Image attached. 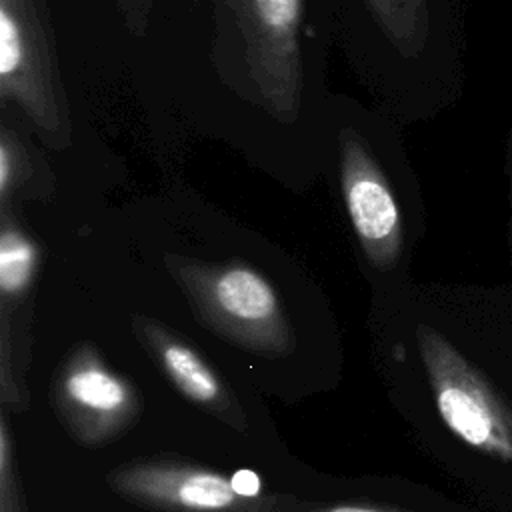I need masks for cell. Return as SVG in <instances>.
Listing matches in <instances>:
<instances>
[{
  "instance_id": "ba28073f",
  "label": "cell",
  "mask_w": 512,
  "mask_h": 512,
  "mask_svg": "<svg viewBox=\"0 0 512 512\" xmlns=\"http://www.w3.org/2000/svg\"><path fill=\"white\" fill-rule=\"evenodd\" d=\"M0 220V296L2 312L8 314L28 296L36 280L40 248L16 220L12 208H2Z\"/></svg>"
},
{
  "instance_id": "5bb4252c",
  "label": "cell",
  "mask_w": 512,
  "mask_h": 512,
  "mask_svg": "<svg viewBox=\"0 0 512 512\" xmlns=\"http://www.w3.org/2000/svg\"><path fill=\"white\" fill-rule=\"evenodd\" d=\"M316 512H406V510H396V508H382V506H368V504H340Z\"/></svg>"
},
{
  "instance_id": "3957f363",
  "label": "cell",
  "mask_w": 512,
  "mask_h": 512,
  "mask_svg": "<svg viewBox=\"0 0 512 512\" xmlns=\"http://www.w3.org/2000/svg\"><path fill=\"white\" fill-rule=\"evenodd\" d=\"M166 266L198 314L224 334L256 346L288 340V324L274 286L242 260L200 262L168 256Z\"/></svg>"
},
{
  "instance_id": "9a60e30c",
  "label": "cell",
  "mask_w": 512,
  "mask_h": 512,
  "mask_svg": "<svg viewBox=\"0 0 512 512\" xmlns=\"http://www.w3.org/2000/svg\"><path fill=\"white\" fill-rule=\"evenodd\" d=\"M510 182H512V150H510Z\"/></svg>"
},
{
  "instance_id": "7c38bea8",
  "label": "cell",
  "mask_w": 512,
  "mask_h": 512,
  "mask_svg": "<svg viewBox=\"0 0 512 512\" xmlns=\"http://www.w3.org/2000/svg\"><path fill=\"white\" fill-rule=\"evenodd\" d=\"M120 8L126 14V22L134 32H142L148 22L150 0H118Z\"/></svg>"
},
{
  "instance_id": "6da1fadb",
  "label": "cell",
  "mask_w": 512,
  "mask_h": 512,
  "mask_svg": "<svg viewBox=\"0 0 512 512\" xmlns=\"http://www.w3.org/2000/svg\"><path fill=\"white\" fill-rule=\"evenodd\" d=\"M38 0H0V96L14 102L56 148L68 144L66 96Z\"/></svg>"
},
{
  "instance_id": "5b68a950",
  "label": "cell",
  "mask_w": 512,
  "mask_h": 512,
  "mask_svg": "<svg viewBox=\"0 0 512 512\" xmlns=\"http://www.w3.org/2000/svg\"><path fill=\"white\" fill-rule=\"evenodd\" d=\"M340 188L366 260L392 270L404 248L402 212L370 148L354 128L340 132Z\"/></svg>"
},
{
  "instance_id": "9c48e42d",
  "label": "cell",
  "mask_w": 512,
  "mask_h": 512,
  "mask_svg": "<svg viewBox=\"0 0 512 512\" xmlns=\"http://www.w3.org/2000/svg\"><path fill=\"white\" fill-rule=\"evenodd\" d=\"M64 394L78 410L104 418L122 414L130 402V392L124 382L90 358H78L68 368Z\"/></svg>"
},
{
  "instance_id": "8992f818",
  "label": "cell",
  "mask_w": 512,
  "mask_h": 512,
  "mask_svg": "<svg viewBox=\"0 0 512 512\" xmlns=\"http://www.w3.org/2000/svg\"><path fill=\"white\" fill-rule=\"evenodd\" d=\"M112 484L124 496L164 512H246L254 502L236 494L230 478L182 464L124 468Z\"/></svg>"
},
{
  "instance_id": "8fae6325",
  "label": "cell",
  "mask_w": 512,
  "mask_h": 512,
  "mask_svg": "<svg viewBox=\"0 0 512 512\" xmlns=\"http://www.w3.org/2000/svg\"><path fill=\"white\" fill-rule=\"evenodd\" d=\"M36 180L30 148L20 134L6 124L0 130V210L12 208V202L22 194H32Z\"/></svg>"
},
{
  "instance_id": "52a82bcc",
  "label": "cell",
  "mask_w": 512,
  "mask_h": 512,
  "mask_svg": "<svg viewBox=\"0 0 512 512\" xmlns=\"http://www.w3.org/2000/svg\"><path fill=\"white\" fill-rule=\"evenodd\" d=\"M142 332L154 348L164 372L194 402L214 404L222 396V386L210 366L164 326L144 320Z\"/></svg>"
},
{
  "instance_id": "4fadbf2b",
  "label": "cell",
  "mask_w": 512,
  "mask_h": 512,
  "mask_svg": "<svg viewBox=\"0 0 512 512\" xmlns=\"http://www.w3.org/2000/svg\"><path fill=\"white\" fill-rule=\"evenodd\" d=\"M232 488L236 490V494H240L246 500H256L260 498V488L262 482L260 478L252 472V470H236L232 476Z\"/></svg>"
},
{
  "instance_id": "30bf717a",
  "label": "cell",
  "mask_w": 512,
  "mask_h": 512,
  "mask_svg": "<svg viewBox=\"0 0 512 512\" xmlns=\"http://www.w3.org/2000/svg\"><path fill=\"white\" fill-rule=\"evenodd\" d=\"M382 34L406 56L418 54L428 40L426 0H364Z\"/></svg>"
},
{
  "instance_id": "7a4b0ae2",
  "label": "cell",
  "mask_w": 512,
  "mask_h": 512,
  "mask_svg": "<svg viewBox=\"0 0 512 512\" xmlns=\"http://www.w3.org/2000/svg\"><path fill=\"white\" fill-rule=\"evenodd\" d=\"M418 350L442 422L470 448L512 462V406L440 332L420 326Z\"/></svg>"
},
{
  "instance_id": "277c9868",
  "label": "cell",
  "mask_w": 512,
  "mask_h": 512,
  "mask_svg": "<svg viewBox=\"0 0 512 512\" xmlns=\"http://www.w3.org/2000/svg\"><path fill=\"white\" fill-rule=\"evenodd\" d=\"M244 40L248 74L270 114L288 122L300 110L304 0H224Z\"/></svg>"
}]
</instances>
